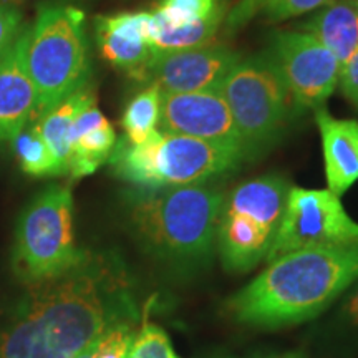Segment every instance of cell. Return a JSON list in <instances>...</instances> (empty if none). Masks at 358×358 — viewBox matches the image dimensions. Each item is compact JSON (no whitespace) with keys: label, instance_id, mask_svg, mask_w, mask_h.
<instances>
[{"label":"cell","instance_id":"obj_7","mask_svg":"<svg viewBox=\"0 0 358 358\" xmlns=\"http://www.w3.org/2000/svg\"><path fill=\"white\" fill-rule=\"evenodd\" d=\"M219 92L229 106L248 159L274 146L297 113L268 52L241 58Z\"/></svg>","mask_w":358,"mask_h":358},{"label":"cell","instance_id":"obj_30","mask_svg":"<svg viewBox=\"0 0 358 358\" xmlns=\"http://www.w3.org/2000/svg\"><path fill=\"white\" fill-rule=\"evenodd\" d=\"M77 358H92V345H90L88 348H85V350L80 353Z\"/></svg>","mask_w":358,"mask_h":358},{"label":"cell","instance_id":"obj_23","mask_svg":"<svg viewBox=\"0 0 358 358\" xmlns=\"http://www.w3.org/2000/svg\"><path fill=\"white\" fill-rule=\"evenodd\" d=\"M134 335V320L111 325L92 343V358H128Z\"/></svg>","mask_w":358,"mask_h":358},{"label":"cell","instance_id":"obj_9","mask_svg":"<svg viewBox=\"0 0 358 358\" xmlns=\"http://www.w3.org/2000/svg\"><path fill=\"white\" fill-rule=\"evenodd\" d=\"M358 244V222L329 189L290 186L285 211L266 262L292 250Z\"/></svg>","mask_w":358,"mask_h":358},{"label":"cell","instance_id":"obj_8","mask_svg":"<svg viewBox=\"0 0 358 358\" xmlns=\"http://www.w3.org/2000/svg\"><path fill=\"white\" fill-rule=\"evenodd\" d=\"M83 252L75 244L70 187L48 186L27 206L17 224L13 272L30 285L64 274Z\"/></svg>","mask_w":358,"mask_h":358},{"label":"cell","instance_id":"obj_19","mask_svg":"<svg viewBox=\"0 0 358 358\" xmlns=\"http://www.w3.org/2000/svg\"><path fill=\"white\" fill-rule=\"evenodd\" d=\"M226 13L227 10H221L214 13L211 19L208 20L179 27L164 24V22L158 20L153 13H151L150 27H148L150 42L155 47L156 52L186 50V48L211 45L214 42V38H216L219 29L224 25Z\"/></svg>","mask_w":358,"mask_h":358},{"label":"cell","instance_id":"obj_1","mask_svg":"<svg viewBox=\"0 0 358 358\" xmlns=\"http://www.w3.org/2000/svg\"><path fill=\"white\" fill-rule=\"evenodd\" d=\"M27 287L0 358H77L111 325L136 319L128 272L111 252L85 250L64 274Z\"/></svg>","mask_w":358,"mask_h":358},{"label":"cell","instance_id":"obj_2","mask_svg":"<svg viewBox=\"0 0 358 358\" xmlns=\"http://www.w3.org/2000/svg\"><path fill=\"white\" fill-rule=\"evenodd\" d=\"M358 279V244L292 250L224 303L237 324L279 329L315 319Z\"/></svg>","mask_w":358,"mask_h":358},{"label":"cell","instance_id":"obj_3","mask_svg":"<svg viewBox=\"0 0 358 358\" xmlns=\"http://www.w3.org/2000/svg\"><path fill=\"white\" fill-rule=\"evenodd\" d=\"M224 196L208 185L138 187L127 196L128 222L151 256L174 268L192 271L208 264L216 250Z\"/></svg>","mask_w":358,"mask_h":358},{"label":"cell","instance_id":"obj_4","mask_svg":"<svg viewBox=\"0 0 358 358\" xmlns=\"http://www.w3.org/2000/svg\"><path fill=\"white\" fill-rule=\"evenodd\" d=\"M108 161L118 178L138 187L158 189L206 185L236 171L245 159L229 148L158 128L141 143L120 140Z\"/></svg>","mask_w":358,"mask_h":358},{"label":"cell","instance_id":"obj_5","mask_svg":"<svg viewBox=\"0 0 358 358\" xmlns=\"http://www.w3.org/2000/svg\"><path fill=\"white\" fill-rule=\"evenodd\" d=\"M25 64L37 90V118L87 87L85 12L73 6L40 8L34 25L25 29Z\"/></svg>","mask_w":358,"mask_h":358},{"label":"cell","instance_id":"obj_6","mask_svg":"<svg viewBox=\"0 0 358 358\" xmlns=\"http://www.w3.org/2000/svg\"><path fill=\"white\" fill-rule=\"evenodd\" d=\"M290 182L266 174L241 182L224 196L216 250L226 271L244 274L266 261L284 217Z\"/></svg>","mask_w":358,"mask_h":358},{"label":"cell","instance_id":"obj_10","mask_svg":"<svg viewBox=\"0 0 358 358\" xmlns=\"http://www.w3.org/2000/svg\"><path fill=\"white\" fill-rule=\"evenodd\" d=\"M268 55L292 96L297 113L325 106L338 87L342 69L338 58L310 34L275 32Z\"/></svg>","mask_w":358,"mask_h":358},{"label":"cell","instance_id":"obj_13","mask_svg":"<svg viewBox=\"0 0 358 358\" xmlns=\"http://www.w3.org/2000/svg\"><path fill=\"white\" fill-rule=\"evenodd\" d=\"M150 12H120L95 19L101 57L136 82H148L158 52L150 42Z\"/></svg>","mask_w":358,"mask_h":358},{"label":"cell","instance_id":"obj_15","mask_svg":"<svg viewBox=\"0 0 358 358\" xmlns=\"http://www.w3.org/2000/svg\"><path fill=\"white\" fill-rule=\"evenodd\" d=\"M313 111L324 153L327 189L342 198L358 181V122L335 118L325 106Z\"/></svg>","mask_w":358,"mask_h":358},{"label":"cell","instance_id":"obj_27","mask_svg":"<svg viewBox=\"0 0 358 358\" xmlns=\"http://www.w3.org/2000/svg\"><path fill=\"white\" fill-rule=\"evenodd\" d=\"M335 322L342 332L358 334V279L343 294L337 315H335Z\"/></svg>","mask_w":358,"mask_h":358},{"label":"cell","instance_id":"obj_22","mask_svg":"<svg viewBox=\"0 0 358 358\" xmlns=\"http://www.w3.org/2000/svg\"><path fill=\"white\" fill-rule=\"evenodd\" d=\"M221 10H227L226 0H159L151 13L164 24L179 27L208 20Z\"/></svg>","mask_w":358,"mask_h":358},{"label":"cell","instance_id":"obj_24","mask_svg":"<svg viewBox=\"0 0 358 358\" xmlns=\"http://www.w3.org/2000/svg\"><path fill=\"white\" fill-rule=\"evenodd\" d=\"M128 358H179L168 334L151 322H143L140 332L134 335Z\"/></svg>","mask_w":358,"mask_h":358},{"label":"cell","instance_id":"obj_14","mask_svg":"<svg viewBox=\"0 0 358 358\" xmlns=\"http://www.w3.org/2000/svg\"><path fill=\"white\" fill-rule=\"evenodd\" d=\"M37 118V90L25 64V29L0 58V141H12Z\"/></svg>","mask_w":358,"mask_h":358},{"label":"cell","instance_id":"obj_17","mask_svg":"<svg viewBox=\"0 0 358 358\" xmlns=\"http://www.w3.org/2000/svg\"><path fill=\"white\" fill-rule=\"evenodd\" d=\"M302 32L313 35L343 65L358 50L357 0H332L302 25Z\"/></svg>","mask_w":358,"mask_h":358},{"label":"cell","instance_id":"obj_12","mask_svg":"<svg viewBox=\"0 0 358 358\" xmlns=\"http://www.w3.org/2000/svg\"><path fill=\"white\" fill-rule=\"evenodd\" d=\"M241 58L232 48L214 43L186 50L158 52L146 83L156 85L161 93L219 92Z\"/></svg>","mask_w":358,"mask_h":358},{"label":"cell","instance_id":"obj_16","mask_svg":"<svg viewBox=\"0 0 358 358\" xmlns=\"http://www.w3.org/2000/svg\"><path fill=\"white\" fill-rule=\"evenodd\" d=\"M116 145L113 124L98 110L96 101L80 111L69 133V174L75 179L90 176L110 159Z\"/></svg>","mask_w":358,"mask_h":358},{"label":"cell","instance_id":"obj_25","mask_svg":"<svg viewBox=\"0 0 358 358\" xmlns=\"http://www.w3.org/2000/svg\"><path fill=\"white\" fill-rule=\"evenodd\" d=\"M330 2L332 0H266L262 12L271 20L282 22L319 10Z\"/></svg>","mask_w":358,"mask_h":358},{"label":"cell","instance_id":"obj_21","mask_svg":"<svg viewBox=\"0 0 358 358\" xmlns=\"http://www.w3.org/2000/svg\"><path fill=\"white\" fill-rule=\"evenodd\" d=\"M161 118V90L150 83L143 92L133 96L124 108L122 124L127 140L131 143L145 141L159 127Z\"/></svg>","mask_w":358,"mask_h":358},{"label":"cell","instance_id":"obj_26","mask_svg":"<svg viewBox=\"0 0 358 358\" xmlns=\"http://www.w3.org/2000/svg\"><path fill=\"white\" fill-rule=\"evenodd\" d=\"M266 0H239L234 7H231L224 19L226 34H236L243 27L249 24L257 13L262 12Z\"/></svg>","mask_w":358,"mask_h":358},{"label":"cell","instance_id":"obj_33","mask_svg":"<svg viewBox=\"0 0 358 358\" xmlns=\"http://www.w3.org/2000/svg\"><path fill=\"white\" fill-rule=\"evenodd\" d=\"M357 3H358V0H357Z\"/></svg>","mask_w":358,"mask_h":358},{"label":"cell","instance_id":"obj_32","mask_svg":"<svg viewBox=\"0 0 358 358\" xmlns=\"http://www.w3.org/2000/svg\"><path fill=\"white\" fill-rule=\"evenodd\" d=\"M213 358H231V357H213Z\"/></svg>","mask_w":358,"mask_h":358},{"label":"cell","instance_id":"obj_29","mask_svg":"<svg viewBox=\"0 0 358 358\" xmlns=\"http://www.w3.org/2000/svg\"><path fill=\"white\" fill-rule=\"evenodd\" d=\"M338 87L342 95L358 108V50L340 69Z\"/></svg>","mask_w":358,"mask_h":358},{"label":"cell","instance_id":"obj_20","mask_svg":"<svg viewBox=\"0 0 358 358\" xmlns=\"http://www.w3.org/2000/svg\"><path fill=\"white\" fill-rule=\"evenodd\" d=\"M13 151L22 169L32 176H60L65 174L50 148L45 143L37 120L32 124H27L22 131L12 140Z\"/></svg>","mask_w":358,"mask_h":358},{"label":"cell","instance_id":"obj_31","mask_svg":"<svg viewBox=\"0 0 358 358\" xmlns=\"http://www.w3.org/2000/svg\"><path fill=\"white\" fill-rule=\"evenodd\" d=\"M277 358H302V357L295 355V353H290V355H284V357H277Z\"/></svg>","mask_w":358,"mask_h":358},{"label":"cell","instance_id":"obj_11","mask_svg":"<svg viewBox=\"0 0 358 358\" xmlns=\"http://www.w3.org/2000/svg\"><path fill=\"white\" fill-rule=\"evenodd\" d=\"M159 129L229 148L248 159L244 143L221 92L161 93Z\"/></svg>","mask_w":358,"mask_h":358},{"label":"cell","instance_id":"obj_18","mask_svg":"<svg viewBox=\"0 0 358 358\" xmlns=\"http://www.w3.org/2000/svg\"><path fill=\"white\" fill-rule=\"evenodd\" d=\"M93 101H96L95 93L87 85V87L75 92L73 95L66 96L65 100H62L58 105L52 106L50 110L45 111L42 116L37 118L43 140L47 143V146L50 148L52 155L55 156V159L58 161V164H60L65 174L69 173V133L71 123L77 118L80 111Z\"/></svg>","mask_w":358,"mask_h":358},{"label":"cell","instance_id":"obj_28","mask_svg":"<svg viewBox=\"0 0 358 358\" xmlns=\"http://www.w3.org/2000/svg\"><path fill=\"white\" fill-rule=\"evenodd\" d=\"M22 34V13L10 6H0V58Z\"/></svg>","mask_w":358,"mask_h":358}]
</instances>
